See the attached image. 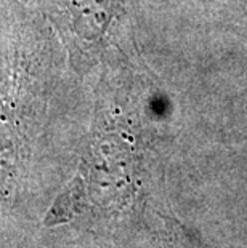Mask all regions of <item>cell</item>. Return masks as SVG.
I'll return each mask as SVG.
<instances>
[{
  "mask_svg": "<svg viewBox=\"0 0 247 248\" xmlns=\"http://www.w3.org/2000/svg\"><path fill=\"white\" fill-rule=\"evenodd\" d=\"M82 197H83V179L81 176H76L74 181L56 199L53 208L47 215L45 224L55 226L65 223V221H69L72 216H76L79 213Z\"/></svg>",
  "mask_w": 247,
  "mask_h": 248,
  "instance_id": "6da1fadb",
  "label": "cell"
}]
</instances>
